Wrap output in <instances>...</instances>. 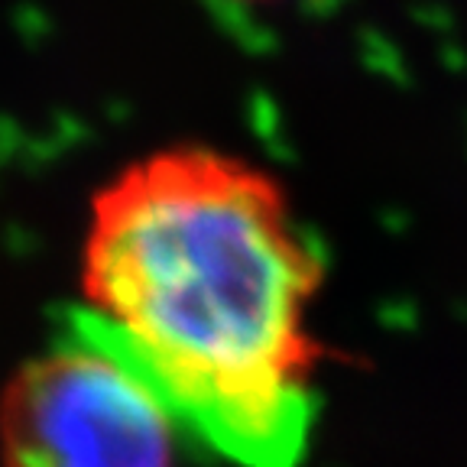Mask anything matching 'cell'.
Here are the masks:
<instances>
[{
	"mask_svg": "<svg viewBox=\"0 0 467 467\" xmlns=\"http://www.w3.org/2000/svg\"><path fill=\"white\" fill-rule=\"evenodd\" d=\"M81 292L66 331L124 364L172 425L234 467H299L315 256L270 175L208 146L130 162L91 202Z\"/></svg>",
	"mask_w": 467,
	"mask_h": 467,
	"instance_id": "obj_1",
	"label": "cell"
},
{
	"mask_svg": "<svg viewBox=\"0 0 467 467\" xmlns=\"http://www.w3.org/2000/svg\"><path fill=\"white\" fill-rule=\"evenodd\" d=\"M172 419L110 354L62 331L0 396L4 467H169Z\"/></svg>",
	"mask_w": 467,
	"mask_h": 467,
	"instance_id": "obj_2",
	"label": "cell"
}]
</instances>
